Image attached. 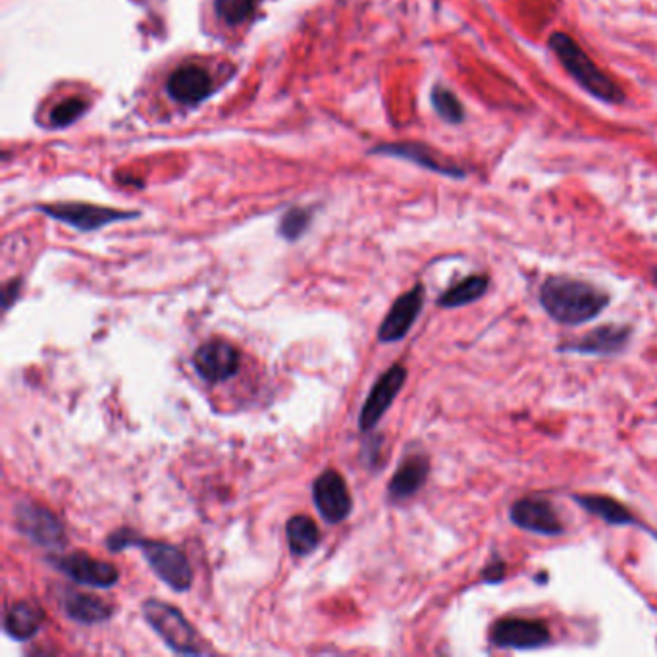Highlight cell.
Wrapping results in <instances>:
<instances>
[{"label": "cell", "mask_w": 657, "mask_h": 657, "mask_svg": "<svg viewBox=\"0 0 657 657\" xmlns=\"http://www.w3.org/2000/svg\"><path fill=\"white\" fill-rule=\"evenodd\" d=\"M372 153H382V155H390L395 158H405L411 160L415 164H419L422 168H428L436 174H442L447 178H465L467 172L457 166L455 162L447 160V158L440 157L438 153H434L430 147L421 145V143H395V145H382L378 149H374Z\"/></svg>", "instance_id": "cell-16"}, {"label": "cell", "mask_w": 657, "mask_h": 657, "mask_svg": "<svg viewBox=\"0 0 657 657\" xmlns=\"http://www.w3.org/2000/svg\"><path fill=\"white\" fill-rule=\"evenodd\" d=\"M22 278H12L10 282H6L4 286H2V309L4 311H10L12 307H14V303L18 301V297H20V293H22Z\"/></svg>", "instance_id": "cell-28"}, {"label": "cell", "mask_w": 657, "mask_h": 657, "mask_svg": "<svg viewBox=\"0 0 657 657\" xmlns=\"http://www.w3.org/2000/svg\"><path fill=\"white\" fill-rule=\"evenodd\" d=\"M53 565L56 571L66 575L68 579L93 586V588H103L108 590L118 584L120 580V571L112 565L101 559H95L87 553L76 552L70 555H53L47 559Z\"/></svg>", "instance_id": "cell-8"}, {"label": "cell", "mask_w": 657, "mask_h": 657, "mask_svg": "<svg viewBox=\"0 0 657 657\" xmlns=\"http://www.w3.org/2000/svg\"><path fill=\"white\" fill-rule=\"evenodd\" d=\"M35 211L43 212L66 226H72L79 232H97L105 226L135 220L141 214L135 211H118L110 207L87 205V203H56V205H37Z\"/></svg>", "instance_id": "cell-6"}, {"label": "cell", "mask_w": 657, "mask_h": 657, "mask_svg": "<svg viewBox=\"0 0 657 657\" xmlns=\"http://www.w3.org/2000/svg\"><path fill=\"white\" fill-rule=\"evenodd\" d=\"M143 617L174 654L201 656L207 652L199 634L178 607L160 600H147L143 602Z\"/></svg>", "instance_id": "cell-3"}, {"label": "cell", "mask_w": 657, "mask_h": 657, "mask_svg": "<svg viewBox=\"0 0 657 657\" xmlns=\"http://www.w3.org/2000/svg\"><path fill=\"white\" fill-rule=\"evenodd\" d=\"M313 501L328 525L343 523L353 511V498L342 474L328 469L313 482Z\"/></svg>", "instance_id": "cell-9"}, {"label": "cell", "mask_w": 657, "mask_h": 657, "mask_svg": "<svg viewBox=\"0 0 657 657\" xmlns=\"http://www.w3.org/2000/svg\"><path fill=\"white\" fill-rule=\"evenodd\" d=\"M509 519L517 528L542 536H559L565 530L552 501L538 496L515 501L509 509Z\"/></svg>", "instance_id": "cell-12"}, {"label": "cell", "mask_w": 657, "mask_h": 657, "mask_svg": "<svg viewBox=\"0 0 657 657\" xmlns=\"http://www.w3.org/2000/svg\"><path fill=\"white\" fill-rule=\"evenodd\" d=\"M573 500L577 501V505H580L586 513L600 517L607 525H640L627 505H623V503H619V501L613 500L609 496H600V494H575Z\"/></svg>", "instance_id": "cell-20"}, {"label": "cell", "mask_w": 657, "mask_h": 657, "mask_svg": "<svg viewBox=\"0 0 657 657\" xmlns=\"http://www.w3.org/2000/svg\"><path fill=\"white\" fill-rule=\"evenodd\" d=\"M85 110H87V101L85 99L70 97V99L62 101L51 112V124L54 128H66V126L74 124L79 116H83Z\"/></svg>", "instance_id": "cell-26"}, {"label": "cell", "mask_w": 657, "mask_h": 657, "mask_svg": "<svg viewBox=\"0 0 657 657\" xmlns=\"http://www.w3.org/2000/svg\"><path fill=\"white\" fill-rule=\"evenodd\" d=\"M430 474V459L426 455H409L397 467L390 486H388V500L392 503L411 500L422 490Z\"/></svg>", "instance_id": "cell-17"}, {"label": "cell", "mask_w": 657, "mask_h": 657, "mask_svg": "<svg viewBox=\"0 0 657 657\" xmlns=\"http://www.w3.org/2000/svg\"><path fill=\"white\" fill-rule=\"evenodd\" d=\"M166 89L180 105H199L211 95L212 79L209 72L199 66H182L168 78Z\"/></svg>", "instance_id": "cell-15"}, {"label": "cell", "mask_w": 657, "mask_h": 657, "mask_svg": "<svg viewBox=\"0 0 657 657\" xmlns=\"http://www.w3.org/2000/svg\"><path fill=\"white\" fill-rule=\"evenodd\" d=\"M432 106L434 110L438 112V116L451 124V126H457L465 120V108L461 105V101L455 97L453 91H449L447 87H442V85H436L432 89Z\"/></svg>", "instance_id": "cell-23"}, {"label": "cell", "mask_w": 657, "mask_h": 657, "mask_svg": "<svg viewBox=\"0 0 657 657\" xmlns=\"http://www.w3.org/2000/svg\"><path fill=\"white\" fill-rule=\"evenodd\" d=\"M505 571H507V567H505L503 561L492 563V565H488V567L484 569L482 579H484V582H488V584H498V582L505 579Z\"/></svg>", "instance_id": "cell-29"}, {"label": "cell", "mask_w": 657, "mask_h": 657, "mask_svg": "<svg viewBox=\"0 0 657 657\" xmlns=\"http://www.w3.org/2000/svg\"><path fill=\"white\" fill-rule=\"evenodd\" d=\"M193 367L205 382L220 384L234 378L239 372L241 355L236 345L214 338L199 345L193 355Z\"/></svg>", "instance_id": "cell-10"}, {"label": "cell", "mask_w": 657, "mask_h": 657, "mask_svg": "<svg viewBox=\"0 0 657 657\" xmlns=\"http://www.w3.org/2000/svg\"><path fill=\"white\" fill-rule=\"evenodd\" d=\"M311 220H313L311 211L295 207V209H290L282 216L278 232H280V236L288 239V241H297L299 237L305 236V232L311 226Z\"/></svg>", "instance_id": "cell-25"}, {"label": "cell", "mask_w": 657, "mask_h": 657, "mask_svg": "<svg viewBox=\"0 0 657 657\" xmlns=\"http://www.w3.org/2000/svg\"><path fill=\"white\" fill-rule=\"evenodd\" d=\"M407 380V368L403 365H392L388 368L372 386L370 394H368L367 401L361 409L359 415V430L361 432H372L376 428V424L382 421V417L388 413V409L392 407L397 394L401 392V388L405 386Z\"/></svg>", "instance_id": "cell-11"}, {"label": "cell", "mask_w": 657, "mask_h": 657, "mask_svg": "<svg viewBox=\"0 0 657 657\" xmlns=\"http://www.w3.org/2000/svg\"><path fill=\"white\" fill-rule=\"evenodd\" d=\"M550 49L559 58L567 74L575 79L588 95L607 105H621L625 101L623 89L609 76H605L571 35L555 31L550 37Z\"/></svg>", "instance_id": "cell-2"}, {"label": "cell", "mask_w": 657, "mask_h": 657, "mask_svg": "<svg viewBox=\"0 0 657 657\" xmlns=\"http://www.w3.org/2000/svg\"><path fill=\"white\" fill-rule=\"evenodd\" d=\"M14 525L39 548L60 550L66 546L64 523L37 501H18L14 505Z\"/></svg>", "instance_id": "cell-5"}, {"label": "cell", "mask_w": 657, "mask_h": 657, "mask_svg": "<svg viewBox=\"0 0 657 657\" xmlns=\"http://www.w3.org/2000/svg\"><path fill=\"white\" fill-rule=\"evenodd\" d=\"M550 642V627L538 619L505 617L496 621L490 629V644L501 650H540Z\"/></svg>", "instance_id": "cell-7"}, {"label": "cell", "mask_w": 657, "mask_h": 657, "mask_svg": "<svg viewBox=\"0 0 657 657\" xmlns=\"http://www.w3.org/2000/svg\"><path fill=\"white\" fill-rule=\"evenodd\" d=\"M422 307H424V286L422 284H417L413 290L399 295L378 328V342H401L409 334V330L415 326L417 318L422 313Z\"/></svg>", "instance_id": "cell-13"}, {"label": "cell", "mask_w": 657, "mask_h": 657, "mask_svg": "<svg viewBox=\"0 0 657 657\" xmlns=\"http://www.w3.org/2000/svg\"><path fill=\"white\" fill-rule=\"evenodd\" d=\"M656 278H657V274H656Z\"/></svg>", "instance_id": "cell-30"}, {"label": "cell", "mask_w": 657, "mask_h": 657, "mask_svg": "<svg viewBox=\"0 0 657 657\" xmlns=\"http://www.w3.org/2000/svg\"><path fill=\"white\" fill-rule=\"evenodd\" d=\"M632 330L623 324H605L594 328L579 340L561 343L559 351L579 355H615L631 342Z\"/></svg>", "instance_id": "cell-14"}, {"label": "cell", "mask_w": 657, "mask_h": 657, "mask_svg": "<svg viewBox=\"0 0 657 657\" xmlns=\"http://www.w3.org/2000/svg\"><path fill=\"white\" fill-rule=\"evenodd\" d=\"M216 14L228 26H241L255 14V0H216Z\"/></svg>", "instance_id": "cell-24"}, {"label": "cell", "mask_w": 657, "mask_h": 657, "mask_svg": "<svg viewBox=\"0 0 657 657\" xmlns=\"http://www.w3.org/2000/svg\"><path fill=\"white\" fill-rule=\"evenodd\" d=\"M45 621V613L35 602H16L4 617V632L18 642L31 640L37 632L41 631Z\"/></svg>", "instance_id": "cell-19"}, {"label": "cell", "mask_w": 657, "mask_h": 657, "mask_svg": "<svg viewBox=\"0 0 657 657\" xmlns=\"http://www.w3.org/2000/svg\"><path fill=\"white\" fill-rule=\"evenodd\" d=\"M135 548L141 550L145 561L158 579L170 586L174 592H187L191 588L193 569L189 565L187 555L178 546L139 536Z\"/></svg>", "instance_id": "cell-4"}, {"label": "cell", "mask_w": 657, "mask_h": 657, "mask_svg": "<svg viewBox=\"0 0 657 657\" xmlns=\"http://www.w3.org/2000/svg\"><path fill=\"white\" fill-rule=\"evenodd\" d=\"M60 605L66 617L79 625H99L114 615V605L108 604L103 598L74 590H68L62 596Z\"/></svg>", "instance_id": "cell-18"}, {"label": "cell", "mask_w": 657, "mask_h": 657, "mask_svg": "<svg viewBox=\"0 0 657 657\" xmlns=\"http://www.w3.org/2000/svg\"><path fill=\"white\" fill-rule=\"evenodd\" d=\"M538 297L542 309L565 326L586 324L602 315L609 305V295L604 290L569 276H550Z\"/></svg>", "instance_id": "cell-1"}, {"label": "cell", "mask_w": 657, "mask_h": 657, "mask_svg": "<svg viewBox=\"0 0 657 657\" xmlns=\"http://www.w3.org/2000/svg\"><path fill=\"white\" fill-rule=\"evenodd\" d=\"M286 536L290 544V552L295 557H307L320 546V528L307 515H295L286 525Z\"/></svg>", "instance_id": "cell-21"}, {"label": "cell", "mask_w": 657, "mask_h": 657, "mask_svg": "<svg viewBox=\"0 0 657 657\" xmlns=\"http://www.w3.org/2000/svg\"><path fill=\"white\" fill-rule=\"evenodd\" d=\"M488 286H490V278L484 276V274L467 276L465 280L457 282L455 286H451L449 290L444 291L438 297V305L442 309H457V307L471 305V303L482 299L486 295Z\"/></svg>", "instance_id": "cell-22"}, {"label": "cell", "mask_w": 657, "mask_h": 657, "mask_svg": "<svg viewBox=\"0 0 657 657\" xmlns=\"http://www.w3.org/2000/svg\"><path fill=\"white\" fill-rule=\"evenodd\" d=\"M137 538H139V534L132 528H118L106 538V548L114 553L128 550V548H135Z\"/></svg>", "instance_id": "cell-27"}]
</instances>
